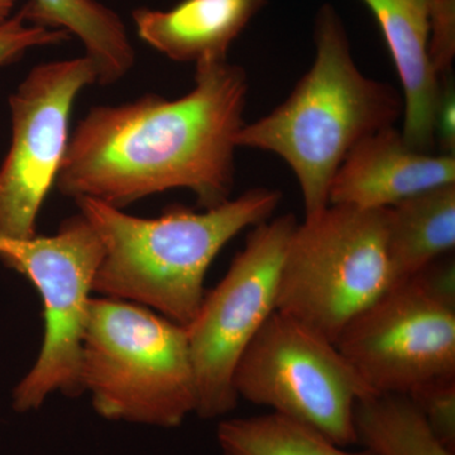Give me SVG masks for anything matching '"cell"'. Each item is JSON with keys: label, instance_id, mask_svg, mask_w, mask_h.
Here are the masks:
<instances>
[{"label": "cell", "instance_id": "6da1fadb", "mask_svg": "<svg viewBox=\"0 0 455 455\" xmlns=\"http://www.w3.org/2000/svg\"><path fill=\"white\" fill-rule=\"evenodd\" d=\"M247 95L244 68L224 60L196 64L184 97L92 108L68 139L56 187L118 209L172 188H188L199 208L220 205L235 187Z\"/></svg>", "mask_w": 455, "mask_h": 455}, {"label": "cell", "instance_id": "7a4b0ae2", "mask_svg": "<svg viewBox=\"0 0 455 455\" xmlns=\"http://www.w3.org/2000/svg\"><path fill=\"white\" fill-rule=\"evenodd\" d=\"M100 239L92 292L154 310L188 326L202 305L212 260L244 229L268 220L281 193L257 188L204 212L172 206L140 218L99 200H75Z\"/></svg>", "mask_w": 455, "mask_h": 455}, {"label": "cell", "instance_id": "3957f363", "mask_svg": "<svg viewBox=\"0 0 455 455\" xmlns=\"http://www.w3.org/2000/svg\"><path fill=\"white\" fill-rule=\"evenodd\" d=\"M315 46V61L290 97L236 136V146L271 152L289 164L300 185L305 218L328 208L331 181L350 149L403 114L397 90L355 65L331 5L317 13Z\"/></svg>", "mask_w": 455, "mask_h": 455}, {"label": "cell", "instance_id": "277c9868", "mask_svg": "<svg viewBox=\"0 0 455 455\" xmlns=\"http://www.w3.org/2000/svg\"><path fill=\"white\" fill-rule=\"evenodd\" d=\"M80 383L107 420L180 427L197 406L187 326L132 302L92 298Z\"/></svg>", "mask_w": 455, "mask_h": 455}, {"label": "cell", "instance_id": "5b68a950", "mask_svg": "<svg viewBox=\"0 0 455 455\" xmlns=\"http://www.w3.org/2000/svg\"><path fill=\"white\" fill-rule=\"evenodd\" d=\"M390 287L387 209L329 205L293 229L278 277L276 311L335 343Z\"/></svg>", "mask_w": 455, "mask_h": 455}, {"label": "cell", "instance_id": "8992f818", "mask_svg": "<svg viewBox=\"0 0 455 455\" xmlns=\"http://www.w3.org/2000/svg\"><path fill=\"white\" fill-rule=\"evenodd\" d=\"M101 254L97 232L80 212L62 221L53 235L0 236V259L35 284L44 304L40 355L13 392L18 412L40 409L56 392L84 394L82 341Z\"/></svg>", "mask_w": 455, "mask_h": 455}, {"label": "cell", "instance_id": "52a82bcc", "mask_svg": "<svg viewBox=\"0 0 455 455\" xmlns=\"http://www.w3.org/2000/svg\"><path fill=\"white\" fill-rule=\"evenodd\" d=\"M236 396L319 430L343 448L357 444L353 412L373 394L335 343L275 311L236 364Z\"/></svg>", "mask_w": 455, "mask_h": 455}, {"label": "cell", "instance_id": "ba28073f", "mask_svg": "<svg viewBox=\"0 0 455 455\" xmlns=\"http://www.w3.org/2000/svg\"><path fill=\"white\" fill-rule=\"evenodd\" d=\"M296 226L295 215L283 214L253 227L226 276L205 293L187 326L199 418H221L238 405L236 364L276 311L278 277Z\"/></svg>", "mask_w": 455, "mask_h": 455}, {"label": "cell", "instance_id": "9c48e42d", "mask_svg": "<svg viewBox=\"0 0 455 455\" xmlns=\"http://www.w3.org/2000/svg\"><path fill=\"white\" fill-rule=\"evenodd\" d=\"M98 83L85 55L35 66L9 97L12 139L0 164V236L29 239L56 184L77 95Z\"/></svg>", "mask_w": 455, "mask_h": 455}, {"label": "cell", "instance_id": "30bf717a", "mask_svg": "<svg viewBox=\"0 0 455 455\" xmlns=\"http://www.w3.org/2000/svg\"><path fill=\"white\" fill-rule=\"evenodd\" d=\"M335 346L373 394L407 395L455 376V309L410 278L358 314Z\"/></svg>", "mask_w": 455, "mask_h": 455}, {"label": "cell", "instance_id": "8fae6325", "mask_svg": "<svg viewBox=\"0 0 455 455\" xmlns=\"http://www.w3.org/2000/svg\"><path fill=\"white\" fill-rule=\"evenodd\" d=\"M451 184H455V156L416 149L392 125L350 149L331 181L329 205L388 209Z\"/></svg>", "mask_w": 455, "mask_h": 455}, {"label": "cell", "instance_id": "7c38bea8", "mask_svg": "<svg viewBox=\"0 0 455 455\" xmlns=\"http://www.w3.org/2000/svg\"><path fill=\"white\" fill-rule=\"evenodd\" d=\"M381 27L403 90V139L424 152L435 147L434 123L442 80L429 57L433 0H363Z\"/></svg>", "mask_w": 455, "mask_h": 455}, {"label": "cell", "instance_id": "4fadbf2b", "mask_svg": "<svg viewBox=\"0 0 455 455\" xmlns=\"http://www.w3.org/2000/svg\"><path fill=\"white\" fill-rule=\"evenodd\" d=\"M266 0H181L175 7L137 8V35L176 62L224 61L228 51Z\"/></svg>", "mask_w": 455, "mask_h": 455}, {"label": "cell", "instance_id": "5bb4252c", "mask_svg": "<svg viewBox=\"0 0 455 455\" xmlns=\"http://www.w3.org/2000/svg\"><path fill=\"white\" fill-rule=\"evenodd\" d=\"M455 247V184L425 191L387 209L391 286L410 280Z\"/></svg>", "mask_w": 455, "mask_h": 455}, {"label": "cell", "instance_id": "9a60e30c", "mask_svg": "<svg viewBox=\"0 0 455 455\" xmlns=\"http://www.w3.org/2000/svg\"><path fill=\"white\" fill-rule=\"evenodd\" d=\"M36 25L64 29L82 41L97 68L98 84L112 85L136 62V51L122 18L98 0H28L22 7Z\"/></svg>", "mask_w": 455, "mask_h": 455}, {"label": "cell", "instance_id": "2e32d148", "mask_svg": "<svg viewBox=\"0 0 455 455\" xmlns=\"http://www.w3.org/2000/svg\"><path fill=\"white\" fill-rule=\"evenodd\" d=\"M357 444L373 455H455L427 427L405 394H371L353 412Z\"/></svg>", "mask_w": 455, "mask_h": 455}, {"label": "cell", "instance_id": "e0dca14e", "mask_svg": "<svg viewBox=\"0 0 455 455\" xmlns=\"http://www.w3.org/2000/svg\"><path fill=\"white\" fill-rule=\"evenodd\" d=\"M217 440L221 455H373L347 451L309 425L276 412L221 420Z\"/></svg>", "mask_w": 455, "mask_h": 455}, {"label": "cell", "instance_id": "ac0fdd59", "mask_svg": "<svg viewBox=\"0 0 455 455\" xmlns=\"http://www.w3.org/2000/svg\"><path fill=\"white\" fill-rule=\"evenodd\" d=\"M407 395L434 435L455 453V376L431 379Z\"/></svg>", "mask_w": 455, "mask_h": 455}, {"label": "cell", "instance_id": "d6986e66", "mask_svg": "<svg viewBox=\"0 0 455 455\" xmlns=\"http://www.w3.org/2000/svg\"><path fill=\"white\" fill-rule=\"evenodd\" d=\"M64 29L36 25L27 20L25 9L0 23V68L18 61L27 51L36 47L56 46L70 40Z\"/></svg>", "mask_w": 455, "mask_h": 455}, {"label": "cell", "instance_id": "ffe728a7", "mask_svg": "<svg viewBox=\"0 0 455 455\" xmlns=\"http://www.w3.org/2000/svg\"><path fill=\"white\" fill-rule=\"evenodd\" d=\"M455 56V0H433L429 16V57L439 77L451 74Z\"/></svg>", "mask_w": 455, "mask_h": 455}, {"label": "cell", "instance_id": "44dd1931", "mask_svg": "<svg viewBox=\"0 0 455 455\" xmlns=\"http://www.w3.org/2000/svg\"><path fill=\"white\" fill-rule=\"evenodd\" d=\"M415 281L425 292L436 301L455 309V263L453 259L434 260L416 274Z\"/></svg>", "mask_w": 455, "mask_h": 455}, {"label": "cell", "instance_id": "7402d4cb", "mask_svg": "<svg viewBox=\"0 0 455 455\" xmlns=\"http://www.w3.org/2000/svg\"><path fill=\"white\" fill-rule=\"evenodd\" d=\"M442 90L436 106L434 137L440 154L455 156V90L451 74L440 77Z\"/></svg>", "mask_w": 455, "mask_h": 455}, {"label": "cell", "instance_id": "603a6c76", "mask_svg": "<svg viewBox=\"0 0 455 455\" xmlns=\"http://www.w3.org/2000/svg\"><path fill=\"white\" fill-rule=\"evenodd\" d=\"M17 0H0V23L4 22L9 17L13 16Z\"/></svg>", "mask_w": 455, "mask_h": 455}]
</instances>
